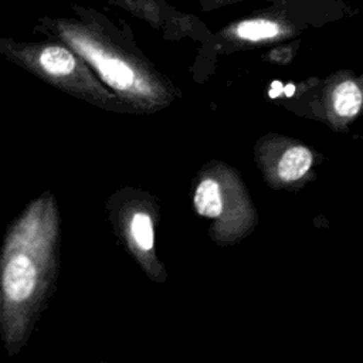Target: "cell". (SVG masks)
I'll list each match as a JSON object with an SVG mask.
<instances>
[{
	"instance_id": "obj_3",
	"label": "cell",
	"mask_w": 363,
	"mask_h": 363,
	"mask_svg": "<svg viewBox=\"0 0 363 363\" xmlns=\"http://www.w3.org/2000/svg\"><path fill=\"white\" fill-rule=\"evenodd\" d=\"M225 33L231 38L242 43H261L289 35L292 33V26L279 16L262 14L234 23Z\"/></svg>"
},
{
	"instance_id": "obj_6",
	"label": "cell",
	"mask_w": 363,
	"mask_h": 363,
	"mask_svg": "<svg viewBox=\"0 0 363 363\" xmlns=\"http://www.w3.org/2000/svg\"><path fill=\"white\" fill-rule=\"evenodd\" d=\"M194 207L204 217H218L223 211L220 184L213 179L203 180L194 193Z\"/></svg>"
},
{
	"instance_id": "obj_7",
	"label": "cell",
	"mask_w": 363,
	"mask_h": 363,
	"mask_svg": "<svg viewBox=\"0 0 363 363\" xmlns=\"http://www.w3.org/2000/svg\"><path fill=\"white\" fill-rule=\"evenodd\" d=\"M362 106V91L353 81L340 82L333 91V108L339 116L352 118Z\"/></svg>"
},
{
	"instance_id": "obj_4",
	"label": "cell",
	"mask_w": 363,
	"mask_h": 363,
	"mask_svg": "<svg viewBox=\"0 0 363 363\" xmlns=\"http://www.w3.org/2000/svg\"><path fill=\"white\" fill-rule=\"evenodd\" d=\"M138 18L145 20L153 27H164L170 23L177 24L182 16L176 9L164 3L163 0H108Z\"/></svg>"
},
{
	"instance_id": "obj_2",
	"label": "cell",
	"mask_w": 363,
	"mask_h": 363,
	"mask_svg": "<svg viewBox=\"0 0 363 363\" xmlns=\"http://www.w3.org/2000/svg\"><path fill=\"white\" fill-rule=\"evenodd\" d=\"M0 54L43 81L86 102L105 105L112 101V94L105 89L84 58L58 40L18 41L0 37Z\"/></svg>"
},
{
	"instance_id": "obj_5",
	"label": "cell",
	"mask_w": 363,
	"mask_h": 363,
	"mask_svg": "<svg viewBox=\"0 0 363 363\" xmlns=\"http://www.w3.org/2000/svg\"><path fill=\"white\" fill-rule=\"evenodd\" d=\"M312 153L305 146H294L288 149L279 163L278 174L284 182H295L301 179L312 166Z\"/></svg>"
},
{
	"instance_id": "obj_1",
	"label": "cell",
	"mask_w": 363,
	"mask_h": 363,
	"mask_svg": "<svg viewBox=\"0 0 363 363\" xmlns=\"http://www.w3.org/2000/svg\"><path fill=\"white\" fill-rule=\"evenodd\" d=\"M60 214L43 193L10 225L0 254V335L9 354L27 342L58 268Z\"/></svg>"
},
{
	"instance_id": "obj_8",
	"label": "cell",
	"mask_w": 363,
	"mask_h": 363,
	"mask_svg": "<svg viewBox=\"0 0 363 363\" xmlns=\"http://www.w3.org/2000/svg\"><path fill=\"white\" fill-rule=\"evenodd\" d=\"M129 235L140 251H150L155 244L153 223L147 213L138 211L129 221Z\"/></svg>"
}]
</instances>
